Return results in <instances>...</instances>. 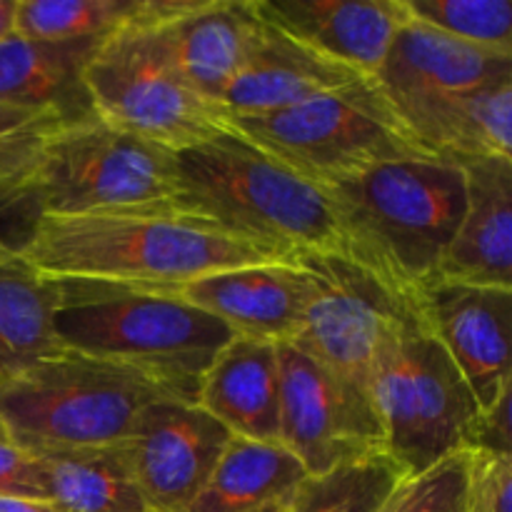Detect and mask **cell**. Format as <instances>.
Segmentation results:
<instances>
[{"label":"cell","instance_id":"obj_1","mask_svg":"<svg viewBox=\"0 0 512 512\" xmlns=\"http://www.w3.org/2000/svg\"><path fill=\"white\" fill-rule=\"evenodd\" d=\"M25 255L53 280H95L148 290L178 288L220 270L285 260L178 208L83 218L43 215Z\"/></svg>","mask_w":512,"mask_h":512},{"label":"cell","instance_id":"obj_2","mask_svg":"<svg viewBox=\"0 0 512 512\" xmlns=\"http://www.w3.org/2000/svg\"><path fill=\"white\" fill-rule=\"evenodd\" d=\"M345 255L420 303L465 213L458 163L433 155L390 160L323 188Z\"/></svg>","mask_w":512,"mask_h":512},{"label":"cell","instance_id":"obj_3","mask_svg":"<svg viewBox=\"0 0 512 512\" xmlns=\"http://www.w3.org/2000/svg\"><path fill=\"white\" fill-rule=\"evenodd\" d=\"M175 158V208L183 213L285 260L298 253H345L323 190L233 128L178 150Z\"/></svg>","mask_w":512,"mask_h":512},{"label":"cell","instance_id":"obj_4","mask_svg":"<svg viewBox=\"0 0 512 512\" xmlns=\"http://www.w3.org/2000/svg\"><path fill=\"white\" fill-rule=\"evenodd\" d=\"M55 283L53 325L65 350L145 370L193 400L215 355L235 338L218 318L165 290L95 280Z\"/></svg>","mask_w":512,"mask_h":512},{"label":"cell","instance_id":"obj_5","mask_svg":"<svg viewBox=\"0 0 512 512\" xmlns=\"http://www.w3.org/2000/svg\"><path fill=\"white\" fill-rule=\"evenodd\" d=\"M163 400L195 403L145 370L65 350L0 385V420L25 450L93 448L128 440Z\"/></svg>","mask_w":512,"mask_h":512},{"label":"cell","instance_id":"obj_6","mask_svg":"<svg viewBox=\"0 0 512 512\" xmlns=\"http://www.w3.org/2000/svg\"><path fill=\"white\" fill-rule=\"evenodd\" d=\"M368 395L385 455L405 475L423 473L473 445L480 405L423 313L383 345Z\"/></svg>","mask_w":512,"mask_h":512},{"label":"cell","instance_id":"obj_7","mask_svg":"<svg viewBox=\"0 0 512 512\" xmlns=\"http://www.w3.org/2000/svg\"><path fill=\"white\" fill-rule=\"evenodd\" d=\"M230 128L320 190L380 163L428 155L373 80L270 113L238 115Z\"/></svg>","mask_w":512,"mask_h":512},{"label":"cell","instance_id":"obj_8","mask_svg":"<svg viewBox=\"0 0 512 512\" xmlns=\"http://www.w3.org/2000/svg\"><path fill=\"white\" fill-rule=\"evenodd\" d=\"M85 88L100 120L175 153L230 128L225 110L188 83L163 23L153 20H135L100 40L85 65Z\"/></svg>","mask_w":512,"mask_h":512},{"label":"cell","instance_id":"obj_9","mask_svg":"<svg viewBox=\"0 0 512 512\" xmlns=\"http://www.w3.org/2000/svg\"><path fill=\"white\" fill-rule=\"evenodd\" d=\"M33 185L43 215L58 218L168 210L178 198V158L93 115L55 133Z\"/></svg>","mask_w":512,"mask_h":512},{"label":"cell","instance_id":"obj_10","mask_svg":"<svg viewBox=\"0 0 512 512\" xmlns=\"http://www.w3.org/2000/svg\"><path fill=\"white\" fill-rule=\"evenodd\" d=\"M315 295L293 348L368 393L383 345L418 318L420 303L405 298L345 253H298Z\"/></svg>","mask_w":512,"mask_h":512},{"label":"cell","instance_id":"obj_11","mask_svg":"<svg viewBox=\"0 0 512 512\" xmlns=\"http://www.w3.org/2000/svg\"><path fill=\"white\" fill-rule=\"evenodd\" d=\"M280 445L320 475L383 450L370 395L293 345H278Z\"/></svg>","mask_w":512,"mask_h":512},{"label":"cell","instance_id":"obj_12","mask_svg":"<svg viewBox=\"0 0 512 512\" xmlns=\"http://www.w3.org/2000/svg\"><path fill=\"white\" fill-rule=\"evenodd\" d=\"M500 78H512V55L475 48L408 18L373 83L423 148L430 125L445 105Z\"/></svg>","mask_w":512,"mask_h":512},{"label":"cell","instance_id":"obj_13","mask_svg":"<svg viewBox=\"0 0 512 512\" xmlns=\"http://www.w3.org/2000/svg\"><path fill=\"white\" fill-rule=\"evenodd\" d=\"M230 430L198 403L150 405L128 438L135 480L155 512H183L213 475Z\"/></svg>","mask_w":512,"mask_h":512},{"label":"cell","instance_id":"obj_14","mask_svg":"<svg viewBox=\"0 0 512 512\" xmlns=\"http://www.w3.org/2000/svg\"><path fill=\"white\" fill-rule=\"evenodd\" d=\"M420 310L430 333L473 390L480 410H488L512 388V290L440 280L425 290Z\"/></svg>","mask_w":512,"mask_h":512},{"label":"cell","instance_id":"obj_15","mask_svg":"<svg viewBox=\"0 0 512 512\" xmlns=\"http://www.w3.org/2000/svg\"><path fill=\"white\" fill-rule=\"evenodd\" d=\"M205 310L240 338L293 343L303 330L315 283L295 260L220 270L178 288H160Z\"/></svg>","mask_w":512,"mask_h":512},{"label":"cell","instance_id":"obj_16","mask_svg":"<svg viewBox=\"0 0 512 512\" xmlns=\"http://www.w3.org/2000/svg\"><path fill=\"white\" fill-rule=\"evenodd\" d=\"M260 15L305 48L373 80L408 23L403 0H255Z\"/></svg>","mask_w":512,"mask_h":512},{"label":"cell","instance_id":"obj_17","mask_svg":"<svg viewBox=\"0 0 512 512\" xmlns=\"http://www.w3.org/2000/svg\"><path fill=\"white\" fill-rule=\"evenodd\" d=\"M465 213L438 283L512 290V158H463Z\"/></svg>","mask_w":512,"mask_h":512},{"label":"cell","instance_id":"obj_18","mask_svg":"<svg viewBox=\"0 0 512 512\" xmlns=\"http://www.w3.org/2000/svg\"><path fill=\"white\" fill-rule=\"evenodd\" d=\"M358 80L368 78H360L345 65L305 48L303 43L263 18L250 58L225 90L220 108L225 110L228 120L238 115L270 113V110L298 105L328 90L348 88Z\"/></svg>","mask_w":512,"mask_h":512},{"label":"cell","instance_id":"obj_19","mask_svg":"<svg viewBox=\"0 0 512 512\" xmlns=\"http://www.w3.org/2000/svg\"><path fill=\"white\" fill-rule=\"evenodd\" d=\"M263 18L255 0H193L163 23L165 38L188 83L220 105L258 40Z\"/></svg>","mask_w":512,"mask_h":512},{"label":"cell","instance_id":"obj_20","mask_svg":"<svg viewBox=\"0 0 512 512\" xmlns=\"http://www.w3.org/2000/svg\"><path fill=\"white\" fill-rule=\"evenodd\" d=\"M195 403L235 438L280 443L278 345L235 335L205 370Z\"/></svg>","mask_w":512,"mask_h":512},{"label":"cell","instance_id":"obj_21","mask_svg":"<svg viewBox=\"0 0 512 512\" xmlns=\"http://www.w3.org/2000/svg\"><path fill=\"white\" fill-rule=\"evenodd\" d=\"M108 38V35H105ZM103 38L33 40L13 33L0 40V103L53 110L65 125L93 118L85 65Z\"/></svg>","mask_w":512,"mask_h":512},{"label":"cell","instance_id":"obj_22","mask_svg":"<svg viewBox=\"0 0 512 512\" xmlns=\"http://www.w3.org/2000/svg\"><path fill=\"white\" fill-rule=\"evenodd\" d=\"M58 283L23 250L0 245V385L65 353L55 335Z\"/></svg>","mask_w":512,"mask_h":512},{"label":"cell","instance_id":"obj_23","mask_svg":"<svg viewBox=\"0 0 512 512\" xmlns=\"http://www.w3.org/2000/svg\"><path fill=\"white\" fill-rule=\"evenodd\" d=\"M30 453L43 470L45 498L65 512H155L135 480L128 440Z\"/></svg>","mask_w":512,"mask_h":512},{"label":"cell","instance_id":"obj_24","mask_svg":"<svg viewBox=\"0 0 512 512\" xmlns=\"http://www.w3.org/2000/svg\"><path fill=\"white\" fill-rule=\"evenodd\" d=\"M305 478L303 463L280 443L233 435L205 488L183 512H255L285 503Z\"/></svg>","mask_w":512,"mask_h":512},{"label":"cell","instance_id":"obj_25","mask_svg":"<svg viewBox=\"0 0 512 512\" xmlns=\"http://www.w3.org/2000/svg\"><path fill=\"white\" fill-rule=\"evenodd\" d=\"M423 148L445 160L512 158V78L480 85L445 105Z\"/></svg>","mask_w":512,"mask_h":512},{"label":"cell","instance_id":"obj_26","mask_svg":"<svg viewBox=\"0 0 512 512\" xmlns=\"http://www.w3.org/2000/svg\"><path fill=\"white\" fill-rule=\"evenodd\" d=\"M193 0H18L15 33L33 40L105 38L135 20L165 23Z\"/></svg>","mask_w":512,"mask_h":512},{"label":"cell","instance_id":"obj_27","mask_svg":"<svg viewBox=\"0 0 512 512\" xmlns=\"http://www.w3.org/2000/svg\"><path fill=\"white\" fill-rule=\"evenodd\" d=\"M403 478L390 455L375 453L328 473L308 475L285 500L283 512H378Z\"/></svg>","mask_w":512,"mask_h":512},{"label":"cell","instance_id":"obj_28","mask_svg":"<svg viewBox=\"0 0 512 512\" xmlns=\"http://www.w3.org/2000/svg\"><path fill=\"white\" fill-rule=\"evenodd\" d=\"M413 20L455 40L512 55L510 0H403Z\"/></svg>","mask_w":512,"mask_h":512},{"label":"cell","instance_id":"obj_29","mask_svg":"<svg viewBox=\"0 0 512 512\" xmlns=\"http://www.w3.org/2000/svg\"><path fill=\"white\" fill-rule=\"evenodd\" d=\"M63 125L53 110L0 103V183H33L45 148Z\"/></svg>","mask_w":512,"mask_h":512},{"label":"cell","instance_id":"obj_30","mask_svg":"<svg viewBox=\"0 0 512 512\" xmlns=\"http://www.w3.org/2000/svg\"><path fill=\"white\" fill-rule=\"evenodd\" d=\"M468 453H453L418 475H405L378 512H463Z\"/></svg>","mask_w":512,"mask_h":512},{"label":"cell","instance_id":"obj_31","mask_svg":"<svg viewBox=\"0 0 512 512\" xmlns=\"http://www.w3.org/2000/svg\"><path fill=\"white\" fill-rule=\"evenodd\" d=\"M468 475H465L463 512H512V455L490 450H465Z\"/></svg>","mask_w":512,"mask_h":512},{"label":"cell","instance_id":"obj_32","mask_svg":"<svg viewBox=\"0 0 512 512\" xmlns=\"http://www.w3.org/2000/svg\"><path fill=\"white\" fill-rule=\"evenodd\" d=\"M40 218H43V208H40V195L33 183H0V245L3 248L25 253L38 230Z\"/></svg>","mask_w":512,"mask_h":512},{"label":"cell","instance_id":"obj_33","mask_svg":"<svg viewBox=\"0 0 512 512\" xmlns=\"http://www.w3.org/2000/svg\"><path fill=\"white\" fill-rule=\"evenodd\" d=\"M0 498H45L38 458L0 420Z\"/></svg>","mask_w":512,"mask_h":512},{"label":"cell","instance_id":"obj_34","mask_svg":"<svg viewBox=\"0 0 512 512\" xmlns=\"http://www.w3.org/2000/svg\"><path fill=\"white\" fill-rule=\"evenodd\" d=\"M510 393L512 388L505 390L488 410H480L478 428L470 450H490V453H510Z\"/></svg>","mask_w":512,"mask_h":512},{"label":"cell","instance_id":"obj_35","mask_svg":"<svg viewBox=\"0 0 512 512\" xmlns=\"http://www.w3.org/2000/svg\"><path fill=\"white\" fill-rule=\"evenodd\" d=\"M0 512H65L50 498H0Z\"/></svg>","mask_w":512,"mask_h":512},{"label":"cell","instance_id":"obj_36","mask_svg":"<svg viewBox=\"0 0 512 512\" xmlns=\"http://www.w3.org/2000/svg\"><path fill=\"white\" fill-rule=\"evenodd\" d=\"M15 13H18V0H0V40L15 33Z\"/></svg>","mask_w":512,"mask_h":512},{"label":"cell","instance_id":"obj_37","mask_svg":"<svg viewBox=\"0 0 512 512\" xmlns=\"http://www.w3.org/2000/svg\"><path fill=\"white\" fill-rule=\"evenodd\" d=\"M283 505H285V503H278V505H268V508H260V510H255V512H283Z\"/></svg>","mask_w":512,"mask_h":512}]
</instances>
